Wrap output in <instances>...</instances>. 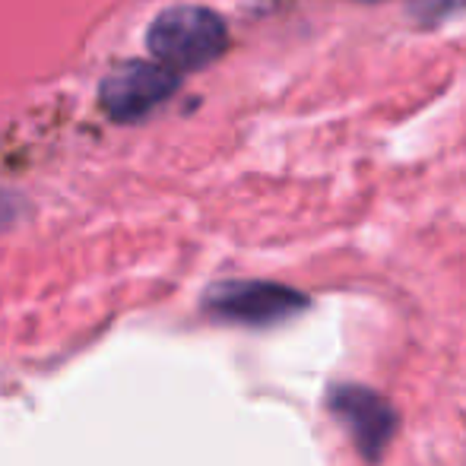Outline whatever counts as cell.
<instances>
[{"mask_svg": "<svg viewBox=\"0 0 466 466\" xmlns=\"http://www.w3.org/2000/svg\"><path fill=\"white\" fill-rule=\"evenodd\" d=\"M147 45L156 64L178 76V70H200L213 64L226 51L228 29L219 13L181 4L156 16L147 32Z\"/></svg>", "mask_w": 466, "mask_h": 466, "instance_id": "cell-1", "label": "cell"}, {"mask_svg": "<svg viewBox=\"0 0 466 466\" xmlns=\"http://www.w3.org/2000/svg\"><path fill=\"white\" fill-rule=\"evenodd\" d=\"M207 308L238 324H273L305 308V299L277 282H226L209 292Z\"/></svg>", "mask_w": 466, "mask_h": 466, "instance_id": "cell-3", "label": "cell"}, {"mask_svg": "<svg viewBox=\"0 0 466 466\" xmlns=\"http://www.w3.org/2000/svg\"><path fill=\"white\" fill-rule=\"evenodd\" d=\"M178 89V76L159 64H127L102 83V108L115 121H137Z\"/></svg>", "mask_w": 466, "mask_h": 466, "instance_id": "cell-2", "label": "cell"}, {"mask_svg": "<svg viewBox=\"0 0 466 466\" xmlns=\"http://www.w3.org/2000/svg\"><path fill=\"white\" fill-rule=\"evenodd\" d=\"M365 4H371V0H365Z\"/></svg>", "mask_w": 466, "mask_h": 466, "instance_id": "cell-5", "label": "cell"}, {"mask_svg": "<svg viewBox=\"0 0 466 466\" xmlns=\"http://www.w3.org/2000/svg\"><path fill=\"white\" fill-rule=\"evenodd\" d=\"M330 410L339 422L350 429L356 448L365 454V461H378L380 451L387 448L393 429H397V416L387 406L384 397L365 390V387H337L330 397Z\"/></svg>", "mask_w": 466, "mask_h": 466, "instance_id": "cell-4", "label": "cell"}]
</instances>
